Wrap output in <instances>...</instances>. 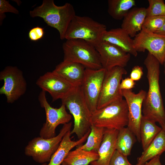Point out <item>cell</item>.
I'll return each instance as SVG.
<instances>
[{
  "instance_id": "cell-1",
  "label": "cell",
  "mask_w": 165,
  "mask_h": 165,
  "mask_svg": "<svg viewBox=\"0 0 165 165\" xmlns=\"http://www.w3.org/2000/svg\"><path fill=\"white\" fill-rule=\"evenodd\" d=\"M144 64L147 70L148 89L143 103V115L158 123L162 128L165 125V109L159 84L160 64L148 52Z\"/></svg>"
},
{
  "instance_id": "cell-2",
  "label": "cell",
  "mask_w": 165,
  "mask_h": 165,
  "mask_svg": "<svg viewBox=\"0 0 165 165\" xmlns=\"http://www.w3.org/2000/svg\"><path fill=\"white\" fill-rule=\"evenodd\" d=\"M33 18L40 17L47 24L58 31L61 40L65 36L71 21L76 15L74 8L70 3L58 6L53 0H44L42 4L29 12Z\"/></svg>"
},
{
  "instance_id": "cell-3",
  "label": "cell",
  "mask_w": 165,
  "mask_h": 165,
  "mask_svg": "<svg viewBox=\"0 0 165 165\" xmlns=\"http://www.w3.org/2000/svg\"><path fill=\"white\" fill-rule=\"evenodd\" d=\"M72 115L74 119V127L71 134H75L78 139L82 138L90 129L91 114L84 98L81 86L74 87L61 99Z\"/></svg>"
},
{
  "instance_id": "cell-4",
  "label": "cell",
  "mask_w": 165,
  "mask_h": 165,
  "mask_svg": "<svg viewBox=\"0 0 165 165\" xmlns=\"http://www.w3.org/2000/svg\"><path fill=\"white\" fill-rule=\"evenodd\" d=\"M91 124L105 129L119 130L127 126L128 110L125 99L115 101L91 114Z\"/></svg>"
},
{
  "instance_id": "cell-5",
  "label": "cell",
  "mask_w": 165,
  "mask_h": 165,
  "mask_svg": "<svg viewBox=\"0 0 165 165\" xmlns=\"http://www.w3.org/2000/svg\"><path fill=\"white\" fill-rule=\"evenodd\" d=\"M63 60L80 64L86 68L98 69L102 66L95 47L80 39L67 40L62 45Z\"/></svg>"
},
{
  "instance_id": "cell-6",
  "label": "cell",
  "mask_w": 165,
  "mask_h": 165,
  "mask_svg": "<svg viewBox=\"0 0 165 165\" xmlns=\"http://www.w3.org/2000/svg\"><path fill=\"white\" fill-rule=\"evenodd\" d=\"M106 30L105 25L89 17L76 15L69 24L64 38L83 40L95 47L101 41Z\"/></svg>"
},
{
  "instance_id": "cell-7",
  "label": "cell",
  "mask_w": 165,
  "mask_h": 165,
  "mask_svg": "<svg viewBox=\"0 0 165 165\" xmlns=\"http://www.w3.org/2000/svg\"><path fill=\"white\" fill-rule=\"evenodd\" d=\"M72 125V122L63 125L58 134L54 137L48 139L40 136L34 138L25 146V154L41 164L48 163L58 148L64 136L71 130Z\"/></svg>"
},
{
  "instance_id": "cell-8",
  "label": "cell",
  "mask_w": 165,
  "mask_h": 165,
  "mask_svg": "<svg viewBox=\"0 0 165 165\" xmlns=\"http://www.w3.org/2000/svg\"><path fill=\"white\" fill-rule=\"evenodd\" d=\"M38 100L41 107L44 108L46 115V121L40 129L39 136L45 139L54 137L56 136L57 127L60 124L69 123L72 116L67 112L63 104L58 108L51 106L47 100L46 92L43 91L40 93Z\"/></svg>"
},
{
  "instance_id": "cell-9",
  "label": "cell",
  "mask_w": 165,
  "mask_h": 165,
  "mask_svg": "<svg viewBox=\"0 0 165 165\" xmlns=\"http://www.w3.org/2000/svg\"><path fill=\"white\" fill-rule=\"evenodd\" d=\"M0 80L4 81V84L0 89V94L5 96L9 103L14 102L26 91V80L22 72L16 66L5 67L0 72Z\"/></svg>"
},
{
  "instance_id": "cell-10",
  "label": "cell",
  "mask_w": 165,
  "mask_h": 165,
  "mask_svg": "<svg viewBox=\"0 0 165 165\" xmlns=\"http://www.w3.org/2000/svg\"><path fill=\"white\" fill-rule=\"evenodd\" d=\"M127 73L124 68L119 66L106 71L97 102V109L123 99L120 85L123 76Z\"/></svg>"
},
{
  "instance_id": "cell-11",
  "label": "cell",
  "mask_w": 165,
  "mask_h": 165,
  "mask_svg": "<svg viewBox=\"0 0 165 165\" xmlns=\"http://www.w3.org/2000/svg\"><path fill=\"white\" fill-rule=\"evenodd\" d=\"M106 70L86 68L81 86L83 95L92 114L97 109V104Z\"/></svg>"
},
{
  "instance_id": "cell-12",
  "label": "cell",
  "mask_w": 165,
  "mask_h": 165,
  "mask_svg": "<svg viewBox=\"0 0 165 165\" xmlns=\"http://www.w3.org/2000/svg\"><path fill=\"white\" fill-rule=\"evenodd\" d=\"M134 46L137 52L146 50L163 64L165 56V36L142 29L133 39Z\"/></svg>"
},
{
  "instance_id": "cell-13",
  "label": "cell",
  "mask_w": 165,
  "mask_h": 165,
  "mask_svg": "<svg viewBox=\"0 0 165 165\" xmlns=\"http://www.w3.org/2000/svg\"><path fill=\"white\" fill-rule=\"evenodd\" d=\"M127 104L128 123L127 127L134 134L137 140L141 142L140 127L142 116V105L146 92L141 90L137 94L131 90H122Z\"/></svg>"
},
{
  "instance_id": "cell-14",
  "label": "cell",
  "mask_w": 165,
  "mask_h": 165,
  "mask_svg": "<svg viewBox=\"0 0 165 165\" xmlns=\"http://www.w3.org/2000/svg\"><path fill=\"white\" fill-rule=\"evenodd\" d=\"M95 47L99 55L102 68L106 71L116 66L124 68L130 60V54L108 42L101 41Z\"/></svg>"
},
{
  "instance_id": "cell-15",
  "label": "cell",
  "mask_w": 165,
  "mask_h": 165,
  "mask_svg": "<svg viewBox=\"0 0 165 165\" xmlns=\"http://www.w3.org/2000/svg\"><path fill=\"white\" fill-rule=\"evenodd\" d=\"M36 84L42 91L49 93L53 101L63 98L74 87L53 71L40 76Z\"/></svg>"
},
{
  "instance_id": "cell-16",
  "label": "cell",
  "mask_w": 165,
  "mask_h": 165,
  "mask_svg": "<svg viewBox=\"0 0 165 165\" xmlns=\"http://www.w3.org/2000/svg\"><path fill=\"white\" fill-rule=\"evenodd\" d=\"M86 68L81 64L63 60L53 71L74 87L81 86Z\"/></svg>"
},
{
  "instance_id": "cell-17",
  "label": "cell",
  "mask_w": 165,
  "mask_h": 165,
  "mask_svg": "<svg viewBox=\"0 0 165 165\" xmlns=\"http://www.w3.org/2000/svg\"><path fill=\"white\" fill-rule=\"evenodd\" d=\"M122 28H117L106 30L103 34L101 41L115 45L125 52L134 57L138 52L134 46L133 39Z\"/></svg>"
},
{
  "instance_id": "cell-18",
  "label": "cell",
  "mask_w": 165,
  "mask_h": 165,
  "mask_svg": "<svg viewBox=\"0 0 165 165\" xmlns=\"http://www.w3.org/2000/svg\"><path fill=\"white\" fill-rule=\"evenodd\" d=\"M119 130L105 129L103 138L97 151L98 159L92 162L90 165H109L111 159L116 150Z\"/></svg>"
},
{
  "instance_id": "cell-19",
  "label": "cell",
  "mask_w": 165,
  "mask_h": 165,
  "mask_svg": "<svg viewBox=\"0 0 165 165\" xmlns=\"http://www.w3.org/2000/svg\"><path fill=\"white\" fill-rule=\"evenodd\" d=\"M90 131V129L83 137L77 141L71 140V130L68 131L64 136L58 148L52 156L48 163H45L40 165H61L72 148L81 145L86 141Z\"/></svg>"
},
{
  "instance_id": "cell-20",
  "label": "cell",
  "mask_w": 165,
  "mask_h": 165,
  "mask_svg": "<svg viewBox=\"0 0 165 165\" xmlns=\"http://www.w3.org/2000/svg\"><path fill=\"white\" fill-rule=\"evenodd\" d=\"M146 16V8H132L123 18L121 28L125 30L130 37H134L137 33L141 30Z\"/></svg>"
},
{
  "instance_id": "cell-21",
  "label": "cell",
  "mask_w": 165,
  "mask_h": 165,
  "mask_svg": "<svg viewBox=\"0 0 165 165\" xmlns=\"http://www.w3.org/2000/svg\"><path fill=\"white\" fill-rule=\"evenodd\" d=\"M165 152V131L162 129L148 147L137 158L135 165H143L154 157Z\"/></svg>"
},
{
  "instance_id": "cell-22",
  "label": "cell",
  "mask_w": 165,
  "mask_h": 165,
  "mask_svg": "<svg viewBox=\"0 0 165 165\" xmlns=\"http://www.w3.org/2000/svg\"><path fill=\"white\" fill-rule=\"evenodd\" d=\"M155 121L142 115L140 127L141 142L143 151L149 146L157 134L162 130Z\"/></svg>"
},
{
  "instance_id": "cell-23",
  "label": "cell",
  "mask_w": 165,
  "mask_h": 165,
  "mask_svg": "<svg viewBox=\"0 0 165 165\" xmlns=\"http://www.w3.org/2000/svg\"><path fill=\"white\" fill-rule=\"evenodd\" d=\"M98 158L99 155L97 152L76 148L69 152L64 161L69 165H89Z\"/></svg>"
},
{
  "instance_id": "cell-24",
  "label": "cell",
  "mask_w": 165,
  "mask_h": 165,
  "mask_svg": "<svg viewBox=\"0 0 165 165\" xmlns=\"http://www.w3.org/2000/svg\"><path fill=\"white\" fill-rule=\"evenodd\" d=\"M137 139L134 134L127 127L119 130L116 143V150L127 156L131 153L132 147Z\"/></svg>"
},
{
  "instance_id": "cell-25",
  "label": "cell",
  "mask_w": 165,
  "mask_h": 165,
  "mask_svg": "<svg viewBox=\"0 0 165 165\" xmlns=\"http://www.w3.org/2000/svg\"><path fill=\"white\" fill-rule=\"evenodd\" d=\"M108 12L113 19H123L129 11L135 5L134 0H108Z\"/></svg>"
},
{
  "instance_id": "cell-26",
  "label": "cell",
  "mask_w": 165,
  "mask_h": 165,
  "mask_svg": "<svg viewBox=\"0 0 165 165\" xmlns=\"http://www.w3.org/2000/svg\"><path fill=\"white\" fill-rule=\"evenodd\" d=\"M105 131V128L97 127L92 124L86 142L84 145L78 146L77 148L97 152L103 138Z\"/></svg>"
},
{
  "instance_id": "cell-27",
  "label": "cell",
  "mask_w": 165,
  "mask_h": 165,
  "mask_svg": "<svg viewBox=\"0 0 165 165\" xmlns=\"http://www.w3.org/2000/svg\"><path fill=\"white\" fill-rule=\"evenodd\" d=\"M165 23V16H146L144 21L142 29L155 33L161 28Z\"/></svg>"
},
{
  "instance_id": "cell-28",
  "label": "cell",
  "mask_w": 165,
  "mask_h": 165,
  "mask_svg": "<svg viewBox=\"0 0 165 165\" xmlns=\"http://www.w3.org/2000/svg\"><path fill=\"white\" fill-rule=\"evenodd\" d=\"M149 5L146 8L147 16H165V3L163 0H148Z\"/></svg>"
},
{
  "instance_id": "cell-29",
  "label": "cell",
  "mask_w": 165,
  "mask_h": 165,
  "mask_svg": "<svg viewBox=\"0 0 165 165\" xmlns=\"http://www.w3.org/2000/svg\"><path fill=\"white\" fill-rule=\"evenodd\" d=\"M127 157L116 150L111 159L109 165H132L128 160Z\"/></svg>"
},
{
  "instance_id": "cell-30",
  "label": "cell",
  "mask_w": 165,
  "mask_h": 165,
  "mask_svg": "<svg viewBox=\"0 0 165 165\" xmlns=\"http://www.w3.org/2000/svg\"><path fill=\"white\" fill-rule=\"evenodd\" d=\"M9 12L18 14L19 11L11 5L8 1L0 0V14H5V13Z\"/></svg>"
},
{
  "instance_id": "cell-31",
  "label": "cell",
  "mask_w": 165,
  "mask_h": 165,
  "mask_svg": "<svg viewBox=\"0 0 165 165\" xmlns=\"http://www.w3.org/2000/svg\"><path fill=\"white\" fill-rule=\"evenodd\" d=\"M44 34V29L38 26L30 30L28 33V37L31 40L36 41L42 38Z\"/></svg>"
},
{
  "instance_id": "cell-32",
  "label": "cell",
  "mask_w": 165,
  "mask_h": 165,
  "mask_svg": "<svg viewBox=\"0 0 165 165\" xmlns=\"http://www.w3.org/2000/svg\"><path fill=\"white\" fill-rule=\"evenodd\" d=\"M143 74L142 67L139 66H134L130 74V78L133 80L138 81L141 78Z\"/></svg>"
},
{
  "instance_id": "cell-33",
  "label": "cell",
  "mask_w": 165,
  "mask_h": 165,
  "mask_svg": "<svg viewBox=\"0 0 165 165\" xmlns=\"http://www.w3.org/2000/svg\"><path fill=\"white\" fill-rule=\"evenodd\" d=\"M134 81L130 78H127L122 80L120 85L121 90H131L135 85Z\"/></svg>"
},
{
  "instance_id": "cell-34",
  "label": "cell",
  "mask_w": 165,
  "mask_h": 165,
  "mask_svg": "<svg viewBox=\"0 0 165 165\" xmlns=\"http://www.w3.org/2000/svg\"><path fill=\"white\" fill-rule=\"evenodd\" d=\"M160 156H157L143 165H163L160 161Z\"/></svg>"
},
{
  "instance_id": "cell-35",
  "label": "cell",
  "mask_w": 165,
  "mask_h": 165,
  "mask_svg": "<svg viewBox=\"0 0 165 165\" xmlns=\"http://www.w3.org/2000/svg\"><path fill=\"white\" fill-rule=\"evenodd\" d=\"M154 33L165 36V23L161 28Z\"/></svg>"
},
{
  "instance_id": "cell-36",
  "label": "cell",
  "mask_w": 165,
  "mask_h": 165,
  "mask_svg": "<svg viewBox=\"0 0 165 165\" xmlns=\"http://www.w3.org/2000/svg\"><path fill=\"white\" fill-rule=\"evenodd\" d=\"M163 65H164V75H165V56L164 58V59L163 63Z\"/></svg>"
},
{
  "instance_id": "cell-37",
  "label": "cell",
  "mask_w": 165,
  "mask_h": 165,
  "mask_svg": "<svg viewBox=\"0 0 165 165\" xmlns=\"http://www.w3.org/2000/svg\"><path fill=\"white\" fill-rule=\"evenodd\" d=\"M61 165H69L66 163L64 162L63 161V163H62Z\"/></svg>"
},
{
  "instance_id": "cell-38",
  "label": "cell",
  "mask_w": 165,
  "mask_h": 165,
  "mask_svg": "<svg viewBox=\"0 0 165 165\" xmlns=\"http://www.w3.org/2000/svg\"><path fill=\"white\" fill-rule=\"evenodd\" d=\"M162 129L165 131V125L162 128Z\"/></svg>"
},
{
  "instance_id": "cell-39",
  "label": "cell",
  "mask_w": 165,
  "mask_h": 165,
  "mask_svg": "<svg viewBox=\"0 0 165 165\" xmlns=\"http://www.w3.org/2000/svg\"></svg>"
}]
</instances>
